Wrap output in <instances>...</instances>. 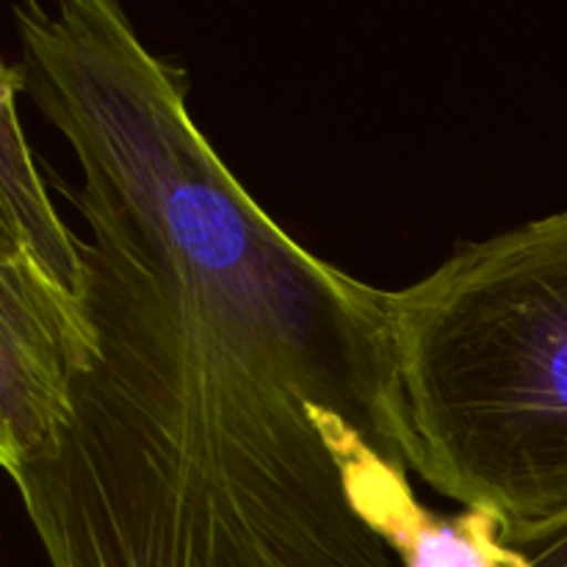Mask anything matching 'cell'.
<instances>
[{
  "label": "cell",
  "mask_w": 567,
  "mask_h": 567,
  "mask_svg": "<svg viewBox=\"0 0 567 567\" xmlns=\"http://www.w3.org/2000/svg\"><path fill=\"white\" fill-rule=\"evenodd\" d=\"M22 94L70 144L92 347L14 476L48 567H399L324 408L402 463L385 291L310 252L114 0L11 9ZM404 465V463H402Z\"/></svg>",
  "instance_id": "1"
},
{
  "label": "cell",
  "mask_w": 567,
  "mask_h": 567,
  "mask_svg": "<svg viewBox=\"0 0 567 567\" xmlns=\"http://www.w3.org/2000/svg\"><path fill=\"white\" fill-rule=\"evenodd\" d=\"M399 454L502 535L567 515V210L385 291Z\"/></svg>",
  "instance_id": "2"
},
{
  "label": "cell",
  "mask_w": 567,
  "mask_h": 567,
  "mask_svg": "<svg viewBox=\"0 0 567 567\" xmlns=\"http://www.w3.org/2000/svg\"><path fill=\"white\" fill-rule=\"evenodd\" d=\"M89 347L86 291L0 244V463L9 476L61 430Z\"/></svg>",
  "instance_id": "3"
},
{
  "label": "cell",
  "mask_w": 567,
  "mask_h": 567,
  "mask_svg": "<svg viewBox=\"0 0 567 567\" xmlns=\"http://www.w3.org/2000/svg\"><path fill=\"white\" fill-rule=\"evenodd\" d=\"M313 419L341 468L352 509L385 540L399 567H532L504 540L491 513H432L415 496L410 471L385 457L358 426L324 408H313Z\"/></svg>",
  "instance_id": "4"
},
{
  "label": "cell",
  "mask_w": 567,
  "mask_h": 567,
  "mask_svg": "<svg viewBox=\"0 0 567 567\" xmlns=\"http://www.w3.org/2000/svg\"><path fill=\"white\" fill-rule=\"evenodd\" d=\"M504 540L518 548L532 567H567V515L551 524L504 537Z\"/></svg>",
  "instance_id": "5"
}]
</instances>
